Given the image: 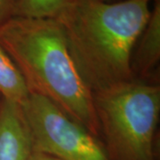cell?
<instances>
[{"label":"cell","mask_w":160,"mask_h":160,"mask_svg":"<svg viewBox=\"0 0 160 160\" xmlns=\"http://www.w3.org/2000/svg\"><path fill=\"white\" fill-rule=\"evenodd\" d=\"M0 99H1V98H0Z\"/></svg>","instance_id":"12"},{"label":"cell","mask_w":160,"mask_h":160,"mask_svg":"<svg viewBox=\"0 0 160 160\" xmlns=\"http://www.w3.org/2000/svg\"><path fill=\"white\" fill-rule=\"evenodd\" d=\"M106 1H115V0H106Z\"/></svg>","instance_id":"11"},{"label":"cell","mask_w":160,"mask_h":160,"mask_svg":"<svg viewBox=\"0 0 160 160\" xmlns=\"http://www.w3.org/2000/svg\"><path fill=\"white\" fill-rule=\"evenodd\" d=\"M22 109L34 150L60 160H110L99 138L48 100L30 94Z\"/></svg>","instance_id":"4"},{"label":"cell","mask_w":160,"mask_h":160,"mask_svg":"<svg viewBox=\"0 0 160 160\" xmlns=\"http://www.w3.org/2000/svg\"><path fill=\"white\" fill-rule=\"evenodd\" d=\"M29 96L22 75L0 44V98L22 107Z\"/></svg>","instance_id":"7"},{"label":"cell","mask_w":160,"mask_h":160,"mask_svg":"<svg viewBox=\"0 0 160 160\" xmlns=\"http://www.w3.org/2000/svg\"><path fill=\"white\" fill-rule=\"evenodd\" d=\"M100 136L110 160H158L160 87L132 80L92 93Z\"/></svg>","instance_id":"3"},{"label":"cell","mask_w":160,"mask_h":160,"mask_svg":"<svg viewBox=\"0 0 160 160\" xmlns=\"http://www.w3.org/2000/svg\"><path fill=\"white\" fill-rule=\"evenodd\" d=\"M27 160H60L57 158L52 156V155L46 154L45 152H41L38 150L32 149L30 154L28 157Z\"/></svg>","instance_id":"10"},{"label":"cell","mask_w":160,"mask_h":160,"mask_svg":"<svg viewBox=\"0 0 160 160\" xmlns=\"http://www.w3.org/2000/svg\"><path fill=\"white\" fill-rule=\"evenodd\" d=\"M73 0H18L14 16L55 18Z\"/></svg>","instance_id":"8"},{"label":"cell","mask_w":160,"mask_h":160,"mask_svg":"<svg viewBox=\"0 0 160 160\" xmlns=\"http://www.w3.org/2000/svg\"><path fill=\"white\" fill-rule=\"evenodd\" d=\"M153 0H73L54 19L76 68L92 93L133 79V48Z\"/></svg>","instance_id":"1"},{"label":"cell","mask_w":160,"mask_h":160,"mask_svg":"<svg viewBox=\"0 0 160 160\" xmlns=\"http://www.w3.org/2000/svg\"><path fill=\"white\" fill-rule=\"evenodd\" d=\"M0 44L30 94L48 100L100 137L92 92L76 68L56 19L14 16L0 27Z\"/></svg>","instance_id":"2"},{"label":"cell","mask_w":160,"mask_h":160,"mask_svg":"<svg viewBox=\"0 0 160 160\" xmlns=\"http://www.w3.org/2000/svg\"><path fill=\"white\" fill-rule=\"evenodd\" d=\"M160 60V0H153L149 20L133 48L131 69L135 76L149 78Z\"/></svg>","instance_id":"6"},{"label":"cell","mask_w":160,"mask_h":160,"mask_svg":"<svg viewBox=\"0 0 160 160\" xmlns=\"http://www.w3.org/2000/svg\"><path fill=\"white\" fill-rule=\"evenodd\" d=\"M18 0H0V27L14 17Z\"/></svg>","instance_id":"9"},{"label":"cell","mask_w":160,"mask_h":160,"mask_svg":"<svg viewBox=\"0 0 160 160\" xmlns=\"http://www.w3.org/2000/svg\"><path fill=\"white\" fill-rule=\"evenodd\" d=\"M32 149L22 107L0 99V160H27Z\"/></svg>","instance_id":"5"}]
</instances>
